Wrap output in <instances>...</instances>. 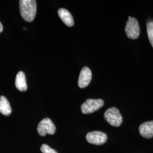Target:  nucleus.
Listing matches in <instances>:
<instances>
[{
	"label": "nucleus",
	"mask_w": 153,
	"mask_h": 153,
	"mask_svg": "<svg viewBox=\"0 0 153 153\" xmlns=\"http://www.w3.org/2000/svg\"><path fill=\"white\" fill-rule=\"evenodd\" d=\"M125 31L127 36L131 39H136L140 33V28L138 22L135 18L129 16L126 22Z\"/></svg>",
	"instance_id": "obj_4"
},
{
	"label": "nucleus",
	"mask_w": 153,
	"mask_h": 153,
	"mask_svg": "<svg viewBox=\"0 0 153 153\" xmlns=\"http://www.w3.org/2000/svg\"><path fill=\"white\" fill-rule=\"evenodd\" d=\"M91 78L92 73L91 70L87 66L83 67L80 72L78 78V86L81 88L87 87L91 82Z\"/></svg>",
	"instance_id": "obj_7"
},
{
	"label": "nucleus",
	"mask_w": 153,
	"mask_h": 153,
	"mask_svg": "<svg viewBox=\"0 0 153 153\" xmlns=\"http://www.w3.org/2000/svg\"><path fill=\"white\" fill-rule=\"evenodd\" d=\"M104 105V101L102 99H88L81 105V111L84 114H90L98 111Z\"/></svg>",
	"instance_id": "obj_3"
},
{
	"label": "nucleus",
	"mask_w": 153,
	"mask_h": 153,
	"mask_svg": "<svg viewBox=\"0 0 153 153\" xmlns=\"http://www.w3.org/2000/svg\"><path fill=\"white\" fill-rule=\"evenodd\" d=\"M0 112L5 116H9L12 112L11 106L7 99L4 96L0 97Z\"/></svg>",
	"instance_id": "obj_11"
},
{
	"label": "nucleus",
	"mask_w": 153,
	"mask_h": 153,
	"mask_svg": "<svg viewBox=\"0 0 153 153\" xmlns=\"http://www.w3.org/2000/svg\"><path fill=\"white\" fill-rule=\"evenodd\" d=\"M105 120L111 126L118 127L123 123V117L119 110L116 107H111L107 109L104 114Z\"/></svg>",
	"instance_id": "obj_2"
},
{
	"label": "nucleus",
	"mask_w": 153,
	"mask_h": 153,
	"mask_svg": "<svg viewBox=\"0 0 153 153\" xmlns=\"http://www.w3.org/2000/svg\"><path fill=\"white\" fill-rule=\"evenodd\" d=\"M19 9L23 19L27 22H32L35 19L36 14V1L21 0L19 1Z\"/></svg>",
	"instance_id": "obj_1"
},
{
	"label": "nucleus",
	"mask_w": 153,
	"mask_h": 153,
	"mask_svg": "<svg viewBox=\"0 0 153 153\" xmlns=\"http://www.w3.org/2000/svg\"><path fill=\"white\" fill-rule=\"evenodd\" d=\"M148 38L153 48V20H148L146 25Z\"/></svg>",
	"instance_id": "obj_12"
},
{
	"label": "nucleus",
	"mask_w": 153,
	"mask_h": 153,
	"mask_svg": "<svg viewBox=\"0 0 153 153\" xmlns=\"http://www.w3.org/2000/svg\"><path fill=\"white\" fill-rule=\"evenodd\" d=\"M3 26H2V24L1 23V22H0V33H2V31H3Z\"/></svg>",
	"instance_id": "obj_14"
},
{
	"label": "nucleus",
	"mask_w": 153,
	"mask_h": 153,
	"mask_svg": "<svg viewBox=\"0 0 153 153\" xmlns=\"http://www.w3.org/2000/svg\"><path fill=\"white\" fill-rule=\"evenodd\" d=\"M86 138L87 141L91 144L101 145L105 143L108 137L107 134L104 132L93 131L88 132L86 134Z\"/></svg>",
	"instance_id": "obj_6"
},
{
	"label": "nucleus",
	"mask_w": 153,
	"mask_h": 153,
	"mask_svg": "<svg viewBox=\"0 0 153 153\" xmlns=\"http://www.w3.org/2000/svg\"><path fill=\"white\" fill-rule=\"evenodd\" d=\"M58 15L67 26L72 27L74 25L73 18L71 13L67 9L61 8L58 10Z\"/></svg>",
	"instance_id": "obj_9"
},
{
	"label": "nucleus",
	"mask_w": 153,
	"mask_h": 153,
	"mask_svg": "<svg viewBox=\"0 0 153 153\" xmlns=\"http://www.w3.org/2000/svg\"><path fill=\"white\" fill-rule=\"evenodd\" d=\"M37 131L41 136H45L46 134H54L56 128L54 123L49 118L46 117L41 121L38 126Z\"/></svg>",
	"instance_id": "obj_5"
},
{
	"label": "nucleus",
	"mask_w": 153,
	"mask_h": 153,
	"mask_svg": "<svg viewBox=\"0 0 153 153\" xmlns=\"http://www.w3.org/2000/svg\"><path fill=\"white\" fill-rule=\"evenodd\" d=\"M40 150L43 153H58L55 149L51 148L47 144H43L40 148Z\"/></svg>",
	"instance_id": "obj_13"
},
{
	"label": "nucleus",
	"mask_w": 153,
	"mask_h": 153,
	"mask_svg": "<svg viewBox=\"0 0 153 153\" xmlns=\"http://www.w3.org/2000/svg\"><path fill=\"white\" fill-rule=\"evenodd\" d=\"M16 86L21 91H26L27 89L26 76L24 72L19 71L16 74Z\"/></svg>",
	"instance_id": "obj_10"
},
{
	"label": "nucleus",
	"mask_w": 153,
	"mask_h": 153,
	"mask_svg": "<svg viewBox=\"0 0 153 153\" xmlns=\"http://www.w3.org/2000/svg\"><path fill=\"white\" fill-rule=\"evenodd\" d=\"M139 133L142 137L151 138L153 137V121H146L139 127Z\"/></svg>",
	"instance_id": "obj_8"
},
{
	"label": "nucleus",
	"mask_w": 153,
	"mask_h": 153,
	"mask_svg": "<svg viewBox=\"0 0 153 153\" xmlns=\"http://www.w3.org/2000/svg\"><path fill=\"white\" fill-rule=\"evenodd\" d=\"M23 29H24V30H27V28L25 27Z\"/></svg>",
	"instance_id": "obj_15"
}]
</instances>
